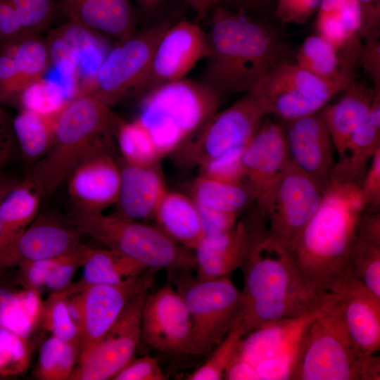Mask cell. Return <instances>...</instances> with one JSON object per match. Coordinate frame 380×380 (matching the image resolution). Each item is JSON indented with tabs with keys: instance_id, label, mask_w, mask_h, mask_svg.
Masks as SVG:
<instances>
[{
	"instance_id": "obj_37",
	"label": "cell",
	"mask_w": 380,
	"mask_h": 380,
	"mask_svg": "<svg viewBox=\"0 0 380 380\" xmlns=\"http://www.w3.org/2000/svg\"><path fill=\"white\" fill-rule=\"evenodd\" d=\"M78 354L74 346L51 336L40 348L34 372L36 377L43 380L69 379Z\"/></svg>"
},
{
	"instance_id": "obj_52",
	"label": "cell",
	"mask_w": 380,
	"mask_h": 380,
	"mask_svg": "<svg viewBox=\"0 0 380 380\" xmlns=\"http://www.w3.org/2000/svg\"><path fill=\"white\" fill-rule=\"evenodd\" d=\"M357 239L380 245V213L379 211L364 210L357 221Z\"/></svg>"
},
{
	"instance_id": "obj_56",
	"label": "cell",
	"mask_w": 380,
	"mask_h": 380,
	"mask_svg": "<svg viewBox=\"0 0 380 380\" xmlns=\"http://www.w3.org/2000/svg\"><path fill=\"white\" fill-rule=\"evenodd\" d=\"M196 13L198 18L202 19L209 12L208 0H185Z\"/></svg>"
},
{
	"instance_id": "obj_39",
	"label": "cell",
	"mask_w": 380,
	"mask_h": 380,
	"mask_svg": "<svg viewBox=\"0 0 380 380\" xmlns=\"http://www.w3.org/2000/svg\"><path fill=\"white\" fill-rule=\"evenodd\" d=\"M347 273L380 298V245L357 239L349 258Z\"/></svg>"
},
{
	"instance_id": "obj_12",
	"label": "cell",
	"mask_w": 380,
	"mask_h": 380,
	"mask_svg": "<svg viewBox=\"0 0 380 380\" xmlns=\"http://www.w3.org/2000/svg\"><path fill=\"white\" fill-rule=\"evenodd\" d=\"M325 189L290 159L277 179L262 216L267 236L289 251L315 214Z\"/></svg>"
},
{
	"instance_id": "obj_16",
	"label": "cell",
	"mask_w": 380,
	"mask_h": 380,
	"mask_svg": "<svg viewBox=\"0 0 380 380\" xmlns=\"http://www.w3.org/2000/svg\"><path fill=\"white\" fill-rule=\"evenodd\" d=\"M141 342L172 355H193V329L181 295L165 284L146 296L141 319Z\"/></svg>"
},
{
	"instance_id": "obj_7",
	"label": "cell",
	"mask_w": 380,
	"mask_h": 380,
	"mask_svg": "<svg viewBox=\"0 0 380 380\" xmlns=\"http://www.w3.org/2000/svg\"><path fill=\"white\" fill-rule=\"evenodd\" d=\"M379 356L362 353L337 308L322 303L305 331L296 379L379 380Z\"/></svg>"
},
{
	"instance_id": "obj_19",
	"label": "cell",
	"mask_w": 380,
	"mask_h": 380,
	"mask_svg": "<svg viewBox=\"0 0 380 380\" xmlns=\"http://www.w3.org/2000/svg\"><path fill=\"white\" fill-rule=\"evenodd\" d=\"M290 160L283 127L267 120L246 146L243 156L244 184L262 215L279 176Z\"/></svg>"
},
{
	"instance_id": "obj_42",
	"label": "cell",
	"mask_w": 380,
	"mask_h": 380,
	"mask_svg": "<svg viewBox=\"0 0 380 380\" xmlns=\"http://www.w3.org/2000/svg\"><path fill=\"white\" fill-rule=\"evenodd\" d=\"M244 336L241 329L235 324L223 340L216 346L207 360L187 376L189 380H220L233 358L239 343Z\"/></svg>"
},
{
	"instance_id": "obj_21",
	"label": "cell",
	"mask_w": 380,
	"mask_h": 380,
	"mask_svg": "<svg viewBox=\"0 0 380 380\" xmlns=\"http://www.w3.org/2000/svg\"><path fill=\"white\" fill-rule=\"evenodd\" d=\"M82 234L70 222L39 217L0 246V270L76 251Z\"/></svg>"
},
{
	"instance_id": "obj_35",
	"label": "cell",
	"mask_w": 380,
	"mask_h": 380,
	"mask_svg": "<svg viewBox=\"0 0 380 380\" xmlns=\"http://www.w3.org/2000/svg\"><path fill=\"white\" fill-rule=\"evenodd\" d=\"M190 195L198 206L237 214L254 202L252 194L244 184L201 175L193 182Z\"/></svg>"
},
{
	"instance_id": "obj_55",
	"label": "cell",
	"mask_w": 380,
	"mask_h": 380,
	"mask_svg": "<svg viewBox=\"0 0 380 380\" xmlns=\"http://www.w3.org/2000/svg\"><path fill=\"white\" fill-rule=\"evenodd\" d=\"M15 177L1 173L0 174V206L1 201L7 192L18 182ZM2 227L0 217V241L1 238Z\"/></svg>"
},
{
	"instance_id": "obj_41",
	"label": "cell",
	"mask_w": 380,
	"mask_h": 380,
	"mask_svg": "<svg viewBox=\"0 0 380 380\" xmlns=\"http://www.w3.org/2000/svg\"><path fill=\"white\" fill-rule=\"evenodd\" d=\"M70 100L58 84L43 77L30 84L20 96L18 107L43 114H58Z\"/></svg>"
},
{
	"instance_id": "obj_5",
	"label": "cell",
	"mask_w": 380,
	"mask_h": 380,
	"mask_svg": "<svg viewBox=\"0 0 380 380\" xmlns=\"http://www.w3.org/2000/svg\"><path fill=\"white\" fill-rule=\"evenodd\" d=\"M221 97L201 81L183 78L158 86L139 98L136 119L163 158L175 152L218 111Z\"/></svg>"
},
{
	"instance_id": "obj_26",
	"label": "cell",
	"mask_w": 380,
	"mask_h": 380,
	"mask_svg": "<svg viewBox=\"0 0 380 380\" xmlns=\"http://www.w3.org/2000/svg\"><path fill=\"white\" fill-rule=\"evenodd\" d=\"M70 22L117 42L135 32L136 18L129 0H62Z\"/></svg>"
},
{
	"instance_id": "obj_32",
	"label": "cell",
	"mask_w": 380,
	"mask_h": 380,
	"mask_svg": "<svg viewBox=\"0 0 380 380\" xmlns=\"http://www.w3.org/2000/svg\"><path fill=\"white\" fill-rule=\"evenodd\" d=\"M41 194L30 179L19 180L5 195L0 206L2 227L0 246L27 228L37 217Z\"/></svg>"
},
{
	"instance_id": "obj_38",
	"label": "cell",
	"mask_w": 380,
	"mask_h": 380,
	"mask_svg": "<svg viewBox=\"0 0 380 380\" xmlns=\"http://www.w3.org/2000/svg\"><path fill=\"white\" fill-rule=\"evenodd\" d=\"M42 322L52 336L72 344L79 353V327L69 308L68 296L62 290L55 291L44 304Z\"/></svg>"
},
{
	"instance_id": "obj_10",
	"label": "cell",
	"mask_w": 380,
	"mask_h": 380,
	"mask_svg": "<svg viewBox=\"0 0 380 380\" xmlns=\"http://www.w3.org/2000/svg\"><path fill=\"white\" fill-rule=\"evenodd\" d=\"M172 23L164 20L118 42L104 56L89 94L109 107L137 97L156 44Z\"/></svg>"
},
{
	"instance_id": "obj_49",
	"label": "cell",
	"mask_w": 380,
	"mask_h": 380,
	"mask_svg": "<svg viewBox=\"0 0 380 380\" xmlns=\"http://www.w3.org/2000/svg\"><path fill=\"white\" fill-rule=\"evenodd\" d=\"M28 34L10 0H0V46Z\"/></svg>"
},
{
	"instance_id": "obj_51",
	"label": "cell",
	"mask_w": 380,
	"mask_h": 380,
	"mask_svg": "<svg viewBox=\"0 0 380 380\" xmlns=\"http://www.w3.org/2000/svg\"><path fill=\"white\" fill-rule=\"evenodd\" d=\"M17 148L12 120L0 105V174L13 159Z\"/></svg>"
},
{
	"instance_id": "obj_45",
	"label": "cell",
	"mask_w": 380,
	"mask_h": 380,
	"mask_svg": "<svg viewBox=\"0 0 380 380\" xmlns=\"http://www.w3.org/2000/svg\"><path fill=\"white\" fill-rule=\"evenodd\" d=\"M365 210L379 211L380 208V147L372 156L360 185Z\"/></svg>"
},
{
	"instance_id": "obj_44",
	"label": "cell",
	"mask_w": 380,
	"mask_h": 380,
	"mask_svg": "<svg viewBox=\"0 0 380 380\" xmlns=\"http://www.w3.org/2000/svg\"><path fill=\"white\" fill-rule=\"evenodd\" d=\"M27 33H40L50 25L56 0H10Z\"/></svg>"
},
{
	"instance_id": "obj_31",
	"label": "cell",
	"mask_w": 380,
	"mask_h": 380,
	"mask_svg": "<svg viewBox=\"0 0 380 380\" xmlns=\"http://www.w3.org/2000/svg\"><path fill=\"white\" fill-rule=\"evenodd\" d=\"M380 147V129L368 116L352 133L344 149L333 165L330 181L353 182L359 186L376 150Z\"/></svg>"
},
{
	"instance_id": "obj_3",
	"label": "cell",
	"mask_w": 380,
	"mask_h": 380,
	"mask_svg": "<svg viewBox=\"0 0 380 380\" xmlns=\"http://www.w3.org/2000/svg\"><path fill=\"white\" fill-rule=\"evenodd\" d=\"M242 270L243 303L236 324L244 336L319 309V302L291 252L267 233L254 244Z\"/></svg>"
},
{
	"instance_id": "obj_29",
	"label": "cell",
	"mask_w": 380,
	"mask_h": 380,
	"mask_svg": "<svg viewBox=\"0 0 380 380\" xmlns=\"http://www.w3.org/2000/svg\"><path fill=\"white\" fill-rule=\"evenodd\" d=\"M153 217L163 232L188 249L195 250L204 236L198 206L190 196L167 189Z\"/></svg>"
},
{
	"instance_id": "obj_58",
	"label": "cell",
	"mask_w": 380,
	"mask_h": 380,
	"mask_svg": "<svg viewBox=\"0 0 380 380\" xmlns=\"http://www.w3.org/2000/svg\"><path fill=\"white\" fill-rule=\"evenodd\" d=\"M0 379H2L0 377Z\"/></svg>"
},
{
	"instance_id": "obj_40",
	"label": "cell",
	"mask_w": 380,
	"mask_h": 380,
	"mask_svg": "<svg viewBox=\"0 0 380 380\" xmlns=\"http://www.w3.org/2000/svg\"><path fill=\"white\" fill-rule=\"evenodd\" d=\"M32 350L30 338L0 326V377L5 379L24 373Z\"/></svg>"
},
{
	"instance_id": "obj_22",
	"label": "cell",
	"mask_w": 380,
	"mask_h": 380,
	"mask_svg": "<svg viewBox=\"0 0 380 380\" xmlns=\"http://www.w3.org/2000/svg\"><path fill=\"white\" fill-rule=\"evenodd\" d=\"M51 64L47 40L25 34L0 46V105L18 106L20 95Z\"/></svg>"
},
{
	"instance_id": "obj_17",
	"label": "cell",
	"mask_w": 380,
	"mask_h": 380,
	"mask_svg": "<svg viewBox=\"0 0 380 380\" xmlns=\"http://www.w3.org/2000/svg\"><path fill=\"white\" fill-rule=\"evenodd\" d=\"M208 55L206 34L198 24L186 20L173 23L156 44L137 98L158 86L183 79Z\"/></svg>"
},
{
	"instance_id": "obj_36",
	"label": "cell",
	"mask_w": 380,
	"mask_h": 380,
	"mask_svg": "<svg viewBox=\"0 0 380 380\" xmlns=\"http://www.w3.org/2000/svg\"><path fill=\"white\" fill-rule=\"evenodd\" d=\"M115 132L125 163L151 165L162 158L148 131L136 118L130 122L120 120Z\"/></svg>"
},
{
	"instance_id": "obj_20",
	"label": "cell",
	"mask_w": 380,
	"mask_h": 380,
	"mask_svg": "<svg viewBox=\"0 0 380 380\" xmlns=\"http://www.w3.org/2000/svg\"><path fill=\"white\" fill-rule=\"evenodd\" d=\"M108 142L93 148L77 164L65 182L75 208L102 212L116 203L120 167L108 151Z\"/></svg>"
},
{
	"instance_id": "obj_48",
	"label": "cell",
	"mask_w": 380,
	"mask_h": 380,
	"mask_svg": "<svg viewBox=\"0 0 380 380\" xmlns=\"http://www.w3.org/2000/svg\"><path fill=\"white\" fill-rule=\"evenodd\" d=\"M356 64L371 77L374 89H380V40L379 37L361 40L356 53Z\"/></svg>"
},
{
	"instance_id": "obj_34",
	"label": "cell",
	"mask_w": 380,
	"mask_h": 380,
	"mask_svg": "<svg viewBox=\"0 0 380 380\" xmlns=\"http://www.w3.org/2000/svg\"><path fill=\"white\" fill-rule=\"evenodd\" d=\"M59 113L48 115L23 109L12 120L18 148L26 163L33 165L48 151Z\"/></svg>"
},
{
	"instance_id": "obj_43",
	"label": "cell",
	"mask_w": 380,
	"mask_h": 380,
	"mask_svg": "<svg viewBox=\"0 0 380 380\" xmlns=\"http://www.w3.org/2000/svg\"><path fill=\"white\" fill-rule=\"evenodd\" d=\"M246 147L232 148L208 161L200 167V175L219 181L242 184L244 175L242 156Z\"/></svg>"
},
{
	"instance_id": "obj_13",
	"label": "cell",
	"mask_w": 380,
	"mask_h": 380,
	"mask_svg": "<svg viewBox=\"0 0 380 380\" xmlns=\"http://www.w3.org/2000/svg\"><path fill=\"white\" fill-rule=\"evenodd\" d=\"M318 311L246 334L235 354L253 368L258 380L296 379L305 331Z\"/></svg>"
},
{
	"instance_id": "obj_4",
	"label": "cell",
	"mask_w": 380,
	"mask_h": 380,
	"mask_svg": "<svg viewBox=\"0 0 380 380\" xmlns=\"http://www.w3.org/2000/svg\"><path fill=\"white\" fill-rule=\"evenodd\" d=\"M91 94L72 98L59 113L51 144L27 175L43 199L49 198L89 151L108 142L120 121Z\"/></svg>"
},
{
	"instance_id": "obj_28",
	"label": "cell",
	"mask_w": 380,
	"mask_h": 380,
	"mask_svg": "<svg viewBox=\"0 0 380 380\" xmlns=\"http://www.w3.org/2000/svg\"><path fill=\"white\" fill-rule=\"evenodd\" d=\"M343 96L320 111L338 156L344 149L357 127L368 116L374 88L353 80L344 89Z\"/></svg>"
},
{
	"instance_id": "obj_8",
	"label": "cell",
	"mask_w": 380,
	"mask_h": 380,
	"mask_svg": "<svg viewBox=\"0 0 380 380\" xmlns=\"http://www.w3.org/2000/svg\"><path fill=\"white\" fill-rule=\"evenodd\" d=\"M189 271L171 275L189 312L193 329V355L212 352L233 328L240 315L242 292L229 276L194 279Z\"/></svg>"
},
{
	"instance_id": "obj_50",
	"label": "cell",
	"mask_w": 380,
	"mask_h": 380,
	"mask_svg": "<svg viewBox=\"0 0 380 380\" xmlns=\"http://www.w3.org/2000/svg\"><path fill=\"white\" fill-rule=\"evenodd\" d=\"M197 205V204H196ZM198 206L204 235L222 233L232 229L238 221V214Z\"/></svg>"
},
{
	"instance_id": "obj_47",
	"label": "cell",
	"mask_w": 380,
	"mask_h": 380,
	"mask_svg": "<svg viewBox=\"0 0 380 380\" xmlns=\"http://www.w3.org/2000/svg\"><path fill=\"white\" fill-rule=\"evenodd\" d=\"M111 379L113 380H165L167 376L158 360L149 355L133 358Z\"/></svg>"
},
{
	"instance_id": "obj_18",
	"label": "cell",
	"mask_w": 380,
	"mask_h": 380,
	"mask_svg": "<svg viewBox=\"0 0 380 380\" xmlns=\"http://www.w3.org/2000/svg\"><path fill=\"white\" fill-rule=\"evenodd\" d=\"M267 232L265 220L257 208L224 232L204 235L195 248L197 279L229 276L244 266L255 242Z\"/></svg>"
},
{
	"instance_id": "obj_1",
	"label": "cell",
	"mask_w": 380,
	"mask_h": 380,
	"mask_svg": "<svg viewBox=\"0 0 380 380\" xmlns=\"http://www.w3.org/2000/svg\"><path fill=\"white\" fill-rule=\"evenodd\" d=\"M210 11L208 55L200 81L221 96L246 94L272 69L292 62L289 47L270 25L222 7Z\"/></svg>"
},
{
	"instance_id": "obj_27",
	"label": "cell",
	"mask_w": 380,
	"mask_h": 380,
	"mask_svg": "<svg viewBox=\"0 0 380 380\" xmlns=\"http://www.w3.org/2000/svg\"><path fill=\"white\" fill-rule=\"evenodd\" d=\"M6 270H0V326L30 338L42 322L44 303L37 290L22 286Z\"/></svg>"
},
{
	"instance_id": "obj_14",
	"label": "cell",
	"mask_w": 380,
	"mask_h": 380,
	"mask_svg": "<svg viewBox=\"0 0 380 380\" xmlns=\"http://www.w3.org/2000/svg\"><path fill=\"white\" fill-rule=\"evenodd\" d=\"M158 271L148 268L139 276L118 284L89 286L71 302L68 298L79 327L78 360L101 339L133 298L149 292L155 285Z\"/></svg>"
},
{
	"instance_id": "obj_2",
	"label": "cell",
	"mask_w": 380,
	"mask_h": 380,
	"mask_svg": "<svg viewBox=\"0 0 380 380\" xmlns=\"http://www.w3.org/2000/svg\"><path fill=\"white\" fill-rule=\"evenodd\" d=\"M365 210L357 184L331 180L318 210L289 251L319 306L346 277L357 221Z\"/></svg>"
},
{
	"instance_id": "obj_6",
	"label": "cell",
	"mask_w": 380,
	"mask_h": 380,
	"mask_svg": "<svg viewBox=\"0 0 380 380\" xmlns=\"http://www.w3.org/2000/svg\"><path fill=\"white\" fill-rule=\"evenodd\" d=\"M69 222L81 234L146 268L165 269L171 276L196 267L195 255L189 249L175 242L158 226L75 207L69 213Z\"/></svg>"
},
{
	"instance_id": "obj_57",
	"label": "cell",
	"mask_w": 380,
	"mask_h": 380,
	"mask_svg": "<svg viewBox=\"0 0 380 380\" xmlns=\"http://www.w3.org/2000/svg\"><path fill=\"white\" fill-rule=\"evenodd\" d=\"M136 1L144 12L149 13L158 8L163 0H136Z\"/></svg>"
},
{
	"instance_id": "obj_23",
	"label": "cell",
	"mask_w": 380,
	"mask_h": 380,
	"mask_svg": "<svg viewBox=\"0 0 380 380\" xmlns=\"http://www.w3.org/2000/svg\"><path fill=\"white\" fill-rule=\"evenodd\" d=\"M324 303L337 308L348 334L362 353L373 355L379 350L380 298L360 281L347 273L334 294L321 304Z\"/></svg>"
},
{
	"instance_id": "obj_53",
	"label": "cell",
	"mask_w": 380,
	"mask_h": 380,
	"mask_svg": "<svg viewBox=\"0 0 380 380\" xmlns=\"http://www.w3.org/2000/svg\"><path fill=\"white\" fill-rule=\"evenodd\" d=\"M363 16L361 39L380 35V0H359Z\"/></svg>"
},
{
	"instance_id": "obj_11",
	"label": "cell",
	"mask_w": 380,
	"mask_h": 380,
	"mask_svg": "<svg viewBox=\"0 0 380 380\" xmlns=\"http://www.w3.org/2000/svg\"><path fill=\"white\" fill-rule=\"evenodd\" d=\"M268 115L253 96H244L227 109L214 114L175 152L178 164L201 167L224 153L247 146Z\"/></svg>"
},
{
	"instance_id": "obj_54",
	"label": "cell",
	"mask_w": 380,
	"mask_h": 380,
	"mask_svg": "<svg viewBox=\"0 0 380 380\" xmlns=\"http://www.w3.org/2000/svg\"><path fill=\"white\" fill-rule=\"evenodd\" d=\"M270 1V0H208V4L210 10L214 7H222L250 14L265 8Z\"/></svg>"
},
{
	"instance_id": "obj_46",
	"label": "cell",
	"mask_w": 380,
	"mask_h": 380,
	"mask_svg": "<svg viewBox=\"0 0 380 380\" xmlns=\"http://www.w3.org/2000/svg\"><path fill=\"white\" fill-rule=\"evenodd\" d=\"M322 0H278L275 15L283 23L305 24L317 13Z\"/></svg>"
},
{
	"instance_id": "obj_25",
	"label": "cell",
	"mask_w": 380,
	"mask_h": 380,
	"mask_svg": "<svg viewBox=\"0 0 380 380\" xmlns=\"http://www.w3.org/2000/svg\"><path fill=\"white\" fill-rule=\"evenodd\" d=\"M120 167V191L113 214L134 221L153 217L167 191L156 164L136 165L124 162Z\"/></svg>"
},
{
	"instance_id": "obj_9",
	"label": "cell",
	"mask_w": 380,
	"mask_h": 380,
	"mask_svg": "<svg viewBox=\"0 0 380 380\" xmlns=\"http://www.w3.org/2000/svg\"><path fill=\"white\" fill-rule=\"evenodd\" d=\"M350 82L325 81L289 62L272 69L247 93L260 101L268 115L286 122L320 111Z\"/></svg>"
},
{
	"instance_id": "obj_33",
	"label": "cell",
	"mask_w": 380,
	"mask_h": 380,
	"mask_svg": "<svg viewBox=\"0 0 380 380\" xmlns=\"http://www.w3.org/2000/svg\"><path fill=\"white\" fill-rule=\"evenodd\" d=\"M296 64L328 82H352L355 65L343 61L338 50L316 34L305 39L296 54Z\"/></svg>"
},
{
	"instance_id": "obj_24",
	"label": "cell",
	"mask_w": 380,
	"mask_h": 380,
	"mask_svg": "<svg viewBox=\"0 0 380 380\" xmlns=\"http://www.w3.org/2000/svg\"><path fill=\"white\" fill-rule=\"evenodd\" d=\"M286 122L290 159L326 189L334 165L333 145L320 111Z\"/></svg>"
},
{
	"instance_id": "obj_30",
	"label": "cell",
	"mask_w": 380,
	"mask_h": 380,
	"mask_svg": "<svg viewBox=\"0 0 380 380\" xmlns=\"http://www.w3.org/2000/svg\"><path fill=\"white\" fill-rule=\"evenodd\" d=\"M82 254V278L65 287L70 295L77 294L89 286L118 284L148 269L108 248L98 249L83 244Z\"/></svg>"
},
{
	"instance_id": "obj_15",
	"label": "cell",
	"mask_w": 380,
	"mask_h": 380,
	"mask_svg": "<svg viewBox=\"0 0 380 380\" xmlns=\"http://www.w3.org/2000/svg\"><path fill=\"white\" fill-rule=\"evenodd\" d=\"M148 293L127 304L101 339L78 360L69 379H111L133 358L141 340L142 312Z\"/></svg>"
}]
</instances>
